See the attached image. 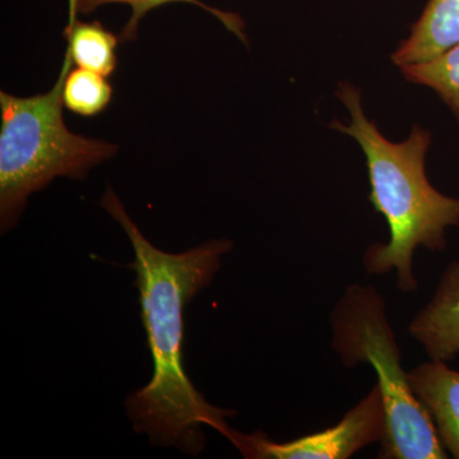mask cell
Returning a JSON list of instances; mask_svg holds the SVG:
<instances>
[{
    "mask_svg": "<svg viewBox=\"0 0 459 459\" xmlns=\"http://www.w3.org/2000/svg\"><path fill=\"white\" fill-rule=\"evenodd\" d=\"M100 204L122 226L134 250L131 268L137 276L142 322L152 355V379L126 401L133 428L153 446H175L192 455L204 449V425L231 440L235 430L226 419L234 412L205 400L183 364L184 310L210 285L222 256L231 252V241L214 238L183 253L164 252L144 238L111 186Z\"/></svg>",
    "mask_w": 459,
    "mask_h": 459,
    "instance_id": "1",
    "label": "cell"
},
{
    "mask_svg": "<svg viewBox=\"0 0 459 459\" xmlns=\"http://www.w3.org/2000/svg\"><path fill=\"white\" fill-rule=\"evenodd\" d=\"M410 334L431 360L449 361L459 353V261L444 272L430 303L415 316Z\"/></svg>",
    "mask_w": 459,
    "mask_h": 459,
    "instance_id": "6",
    "label": "cell"
},
{
    "mask_svg": "<svg viewBox=\"0 0 459 459\" xmlns=\"http://www.w3.org/2000/svg\"><path fill=\"white\" fill-rule=\"evenodd\" d=\"M386 433V411L379 385L334 427L291 442L276 443L264 433L235 431L230 440L250 459H346L356 452L380 443Z\"/></svg>",
    "mask_w": 459,
    "mask_h": 459,
    "instance_id": "5",
    "label": "cell"
},
{
    "mask_svg": "<svg viewBox=\"0 0 459 459\" xmlns=\"http://www.w3.org/2000/svg\"><path fill=\"white\" fill-rule=\"evenodd\" d=\"M459 45V0H429L409 38L392 54L398 66L419 65Z\"/></svg>",
    "mask_w": 459,
    "mask_h": 459,
    "instance_id": "8",
    "label": "cell"
},
{
    "mask_svg": "<svg viewBox=\"0 0 459 459\" xmlns=\"http://www.w3.org/2000/svg\"><path fill=\"white\" fill-rule=\"evenodd\" d=\"M71 53L53 89L31 98L0 92V228L14 229L32 193L57 177L84 179L93 166L117 155V144L74 134L63 119V89Z\"/></svg>",
    "mask_w": 459,
    "mask_h": 459,
    "instance_id": "3",
    "label": "cell"
},
{
    "mask_svg": "<svg viewBox=\"0 0 459 459\" xmlns=\"http://www.w3.org/2000/svg\"><path fill=\"white\" fill-rule=\"evenodd\" d=\"M411 83L434 90L459 123V45L429 62L401 66Z\"/></svg>",
    "mask_w": 459,
    "mask_h": 459,
    "instance_id": "10",
    "label": "cell"
},
{
    "mask_svg": "<svg viewBox=\"0 0 459 459\" xmlns=\"http://www.w3.org/2000/svg\"><path fill=\"white\" fill-rule=\"evenodd\" d=\"M337 98L349 110L350 123L334 120L331 128L360 144L369 172L370 202L385 216L391 232L388 243L368 247L362 264L371 274L395 270L401 291H416L413 255L419 247L431 252L446 249V229L459 226V198L442 195L428 179L430 132L416 124L406 141L394 143L368 119L355 86L340 83Z\"/></svg>",
    "mask_w": 459,
    "mask_h": 459,
    "instance_id": "2",
    "label": "cell"
},
{
    "mask_svg": "<svg viewBox=\"0 0 459 459\" xmlns=\"http://www.w3.org/2000/svg\"><path fill=\"white\" fill-rule=\"evenodd\" d=\"M413 394L429 411L443 446L459 459V371L431 360L409 373Z\"/></svg>",
    "mask_w": 459,
    "mask_h": 459,
    "instance_id": "7",
    "label": "cell"
},
{
    "mask_svg": "<svg viewBox=\"0 0 459 459\" xmlns=\"http://www.w3.org/2000/svg\"><path fill=\"white\" fill-rule=\"evenodd\" d=\"M68 2L74 5L78 14H89L91 12L95 11V9L101 7V5L113 4V3L129 5L132 8V16L129 18L126 25L124 26L122 33H120V40L123 42L137 39L141 20L146 16L148 12L161 7V5L170 4V3H188V4L204 8L208 13L219 18L223 25L228 27L230 31L234 32L238 38L246 40L243 35V22H241L240 18L237 14L219 11V9L210 7V5L204 4V3L199 2V0H68Z\"/></svg>",
    "mask_w": 459,
    "mask_h": 459,
    "instance_id": "11",
    "label": "cell"
},
{
    "mask_svg": "<svg viewBox=\"0 0 459 459\" xmlns=\"http://www.w3.org/2000/svg\"><path fill=\"white\" fill-rule=\"evenodd\" d=\"M77 16L74 5L68 2V23L63 35L68 42L66 50L71 53L74 65L108 77L117 68L119 39L99 21L81 22Z\"/></svg>",
    "mask_w": 459,
    "mask_h": 459,
    "instance_id": "9",
    "label": "cell"
},
{
    "mask_svg": "<svg viewBox=\"0 0 459 459\" xmlns=\"http://www.w3.org/2000/svg\"><path fill=\"white\" fill-rule=\"evenodd\" d=\"M332 347L346 367L369 364L386 411L379 458L448 457L433 418L411 388L385 300L376 287L350 285L331 314Z\"/></svg>",
    "mask_w": 459,
    "mask_h": 459,
    "instance_id": "4",
    "label": "cell"
},
{
    "mask_svg": "<svg viewBox=\"0 0 459 459\" xmlns=\"http://www.w3.org/2000/svg\"><path fill=\"white\" fill-rule=\"evenodd\" d=\"M113 98V87L105 75L90 69L69 72L63 89L65 107L81 117H95L104 111Z\"/></svg>",
    "mask_w": 459,
    "mask_h": 459,
    "instance_id": "12",
    "label": "cell"
}]
</instances>
